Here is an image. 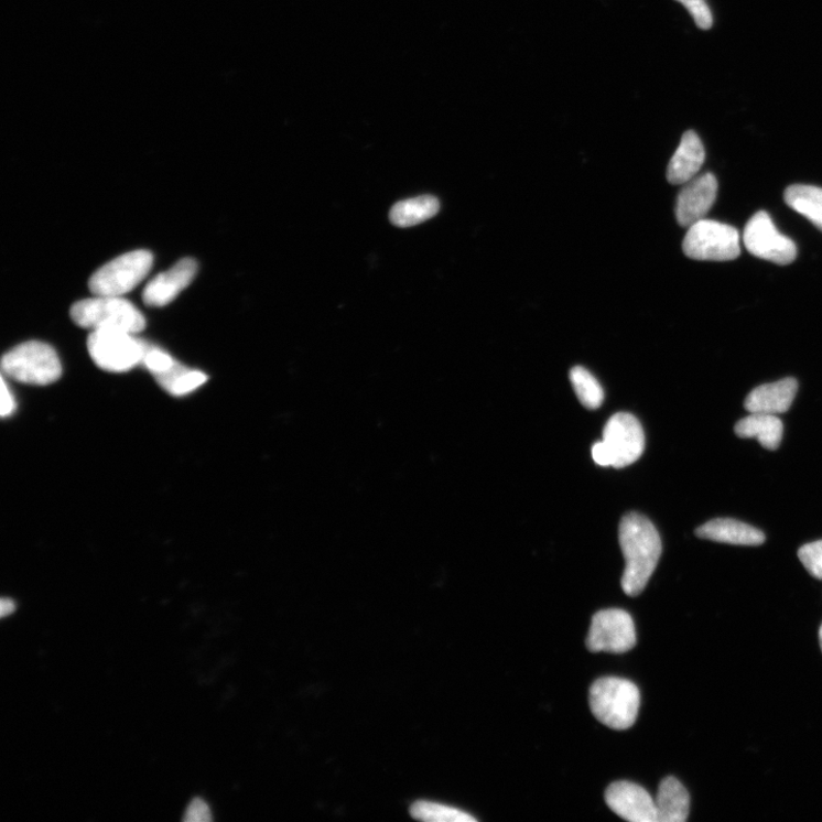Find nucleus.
<instances>
[{"mask_svg":"<svg viewBox=\"0 0 822 822\" xmlns=\"http://www.w3.org/2000/svg\"><path fill=\"white\" fill-rule=\"evenodd\" d=\"M15 610L14 601L8 597L0 599V616L3 618L11 615Z\"/></svg>","mask_w":822,"mask_h":822,"instance_id":"nucleus-30","label":"nucleus"},{"mask_svg":"<svg viewBox=\"0 0 822 822\" xmlns=\"http://www.w3.org/2000/svg\"><path fill=\"white\" fill-rule=\"evenodd\" d=\"M735 432L739 437H755L768 451H776L780 446L783 435V424L777 415L750 413L740 420Z\"/></svg>","mask_w":822,"mask_h":822,"instance_id":"nucleus-18","label":"nucleus"},{"mask_svg":"<svg viewBox=\"0 0 822 822\" xmlns=\"http://www.w3.org/2000/svg\"><path fill=\"white\" fill-rule=\"evenodd\" d=\"M148 343L120 331H93L87 339L88 354L99 368L126 372L142 365Z\"/></svg>","mask_w":822,"mask_h":822,"instance_id":"nucleus-6","label":"nucleus"},{"mask_svg":"<svg viewBox=\"0 0 822 822\" xmlns=\"http://www.w3.org/2000/svg\"><path fill=\"white\" fill-rule=\"evenodd\" d=\"M592 456L599 466H613V457L604 441L596 442L592 448Z\"/></svg>","mask_w":822,"mask_h":822,"instance_id":"nucleus-28","label":"nucleus"},{"mask_svg":"<svg viewBox=\"0 0 822 822\" xmlns=\"http://www.w3.org/2000/svg\"><path fill=\"white\" fill-rule=\"evenodd\" d=\"M683 251L692 260L733 261L740 256V237L734 227L704 218L688 228Z\"/></svg>","mask_w":822,"mask_h":822,"instance_id":"nucleus-5","label":"nucleus"},{"mask_svg":"<svg viewBox=\"0 0 822 822\" xmlns=\"http://www.w3.org/2000/svg\"><path fill=\"white\" fill-rule=\"evenodd\" d=\"M183 821L185 822H209L212 821V814L210 810L207 805V803L202 799H195L192 803H190L185 816L183 818Z\"/></svg>","mask_w":822,"mask_h":822,"instance_id":"nucleus-27","label":"nucleus"},{"mask_svg":"<svg viewBox=\"0 0 822 822\" xmlns=\"http://www.w3.org/2000/svg\"><path fill=\"white\" fill-rule=\"evenodd\" d=\"M410 815L429 822H474L476 818L459 809L430 801H419L410 807Z\"/></svg>","mask_w":822,"mask_h":822,"instance_id":"nucleus-23","label":"nucleus"},{"mask_svg":"<svg viewBox=\"0 0 822 822\" xmlns=\"http://www.w3.org/2000/svg\"><path fill=\"white\" fill-rule=\"evenodd\" d=\"M819 642H820V647H821V651H822V624H821L820 630H819Z\"/></svg>","mask_w":822,"mask_h":822,"instance_id":"nucleus-31","label":"nucleus"},{"mask_svg":"<svg viewBox=\"0 0 822 822\" xmlns=\"http://www.w3.org/2000/svg\"><path fill=\"white\" fill-rule=\"evenodd\" d=\"M613 457V467L636 463L643 454L646 436L637 418L627 413L614 415L604 431V440Z\"/></svg>","mask_w":822,"mask_h":822,"instance_id":"nucleus-10","label":"nucleus"},{"mask_svg":"<svg viewBox=\"0 0 822 822\" xmlns=\"http://www.w3.org/2000/svg\"><path fill=\"white\" fill-rule=\"evenodd\" d=\"M691 14L695 24L703 30H709L713 24V15L705 0H677Z\"/></svg>","mask_w":822,"mask_h":822,"instance_id":"nucleus-26","label":"nucleus"},{"mask_svg":"<svg viewBox=\"0 0 822 822\" xmlns=\"http://www.w3.org/2000/svg\"><path fill=\"white\" fill-rule=\"evenodd\" d=\"M572 386L584 407L597 409L604 403L605 392L597 379L584 367L576 366L571 371Z\"/></svg>","mask_w":822,"mask_h":822,"instance_id":"nucleus-22","label":"nucleus"},{"mask_svg":"<svg viewBox=\"0 0 822 822\" xmlns=\"http://www.w3.org/2000/svg\"><path fill=\"white\" fill-rule=\"evenodd\" d=\"M153 264L150 251L141 249L118 257L89 279L94 295L122 296L132 292L147 278Z\"/></svg>","mask_w":822,"mask_h":822,"instance_id":"nucleus-7","label":"nucleus"},{"mask_svg":"<svg viewBox=\"0 0 822 822\" xmlns=\"http://www.w3.org/2000/svg\"><path fill=\"white\" fill-rule=\"evenodd\" d=\"M705 163V149L693 131L683 134L681 143L672 156L668 169V180L671 184H685L693 180Z\"/></svg>","mask_w":822,"mask_h":822,"instance_id":"nucleus-16","label":"nucleus"},{"mask_svg":"<svg viewBox=\"0 0 822 822\" xmlns=\"http://www.w3.org/2000/svg\"><path fill=\"white\" fill-rule=\"evenodd\" d=\"M658 822H684L690 812V796L674 777L660 782L656 799Z\"/></svg>","mask_w":822,"mask_h":822,"instance_id":"nucleus-17","label":"nucleus"},{"mask_svg":"<svg viewBox=\"0 0 822 822\" xmlns=\"http://www.w3.org/2000/svg\"><path fill=\"white\" fill-rule=\"evenodd\" d=\"M619 544L625 558L621 587L628 596L642 593L661 555L660 536L646 517L626 515L619 524Z\"/></svg>","mask_w":822,"mask_h":822,"instance_id":"nucleus-1","label":"nucleus"},{"mask_svg":"<svg viewBox=\"0 0 822 822\" xmlns=\"http://www.w3.org/2000/svg\"><path fill=\"white\" fill-rule=\"evenodd\" d=\"M641 695L638 686L628 680L604 678L595 681L590 690L593 715L615 731H626L639 715Z\"/></svg>","mask_w":822,"mask_h":822,"instance_id":"nucleus-2","label":"nucleus"},{"mask_svg":"<svg viewBox=\"0 0 822 822\" xmlns=\"http://www.w3.org/2000/svg\"><path fill=\"white\" fill-rule=\"evenodd\" d=\"M744 244L755 258L779 266L794 262L798 256L796 242L778 231L767 212H758L748 220Z\"/></svg>","mask_w":822,"mask_h":822,"instance_id":"nucleus-8","label":"nucleus"},{"mask_svg":"<svg viewBox=\"0 0 822 822\" xmlns=\"http://www.w3.org/2000/svg\"><path fill=\"white\" fill-rule=\"evenodd\" d=\"M677 202V219L681 227L689 228L704 219L713 207L717 195V180L706 173L683 184Z\"/></svg>","mask_w":822,"mask_h":822,"instance_id":"nucleus-11","label":"nucleus"},{"mask_svg":"<svg viewBox=\"0 0 822 822\" xmlns=\"http://www.w3.org/2000/svg\"><path fill=\"white\" fill-rule=\"evenodd\" d=\"M586 645L592 652L624 653L637 645L634 618L624 610L608 609L593 616Z\"/></svg>","mask_w":822,"mask_h":822,"instance_id":"nucleus-9","label":"nucleus"},{"mask_svg":"<svg viewBox=\"0 0 822 822\" xmlns=\"http://www.w3.org/2000/svg\"><path fill=\"white\" fill-rule=\"evenodd\" d=\"M702 540L716 543L758 547L766 542V534L755 527L735 519H714L695 530Z\"/></svg>","mask_w":822,"mask_h":822,"instance_id":"nucleus-15","label":"nucleus"},{"mask_svg":"<svg viewBox=\"0 0 822 822\" xmlns=\"http://www.w3.org/2000/svg\"><path fill=\"white\" fill-rule=\"evenodd\" d=\"M786 204L807 217L822 231V188L812 185H792L786 190Z\"/></svg>","mask_w":822,"mask_h":822,"instance_id":"nucleus-20","label":"nucleus"},{"mask_svg":"<svg viewBox=\"0 0 822 822\" xmlns=\"http://www.w3.org/2000/svg\"><path fill=\"white\" fill-rule=\"evenodd\" d=\"M440 210V202L433 196H421L397 203L391 212V224L399 228L419 226L434 217Z\"/></svg>","mask_w":822,"mask_h":822,"instance_id":"nucleus-19","label":"nucleus"},{"mask_svg":"<svg viewBox=\"0 0 822 822\" xmlns=\"http://www.w3.org/2000/svg\"><path fill=\"white\" fill-rule=\"evenodd\" d=\"M798 389L799 383L793 377L757 387L747 396L745 408L749 413L783 414L792 407Z\"/></svg>","mask_w":822,"mask_h":822,"instance_id":"nucleus-14","label":"nucleus"},{"mask_svg":"<svg viewBox=\"0 0 822 822\" xmlns=\"http://www.w3.org/2000/svg\"><path fill=\"white\" fill-rule=\"evenodd\" d=\"M15 408H17L15 398H14L12 391L10 390V388H9V386L7 383L6 378L3 377V381H2V417L4 419L11 417L14 413Z\"/></svg>","mask_w":822,"mask_h":822,"instance_id":"nucleus-29","label":"nucleus"},{"mask_svg":"<svg viewBox=\"0 0 822 822\" xmlns=\"http://www.w3.org/2000/svg\"><path fill=\"white\" fill-rule=\"evenodd\" d=\"M608 807L620 818L631 822H658L656 801L647 790L629 781L612 783L606 792Z\"/></svg>","mask_w":822,"mask_h":822,"instance_id":"nucleus-12","label":"nucleus"},{"mask_svg":"<svg viewBox=\"0 0 822 822\" xmlns=\"http://www.w3.org/2000/svg\"><path fill=\"white\" fill-rule=\"evenodd\" d=\"M2 371L20 383L48 386L61 377L62 365L51 345L31 340L15 346L3 357Z\"/></svg>","mask_w":822,"mask_h":822,"instance_id":"nucleus-4","label":"nucleus"},{"mask_svg":"<svg viewBox=\"0 0 822 822\" xmlns=\"http://www.w3.org/2000/svg\"><path fill=\"white\" fill-rule=\"evenodd\" d=\"M72 320L86 329L138 334L145 328L144 315L122 296L95 295L73 305Z\"/></svg>","mask_w":822,"mask_h":822,"instance_id":"nucleus-3","label":"nucleus"},{"mask_svg":"<svg viewBox=\"0 0 822 822\" xmlns=\"http://www.w3.org/2000/svg\"><path fill=\"white\" fill-rule=\"evenodd\" d=\"M799 558L808 573L822 581V541L805 544L799 550Z\"/></svg>","mask_w":822,"mask_h":822,"instance_id":"nucleus-25","label":"nucleus"},{"mask_svg":"<svg viewBox=\"0 0 822 822\" xmlns=\"http://www.w3.org/2000/svg\"><path fill=\"white\" fill-rule=\"evenodd\" d=\"M198 266L193 259L179 261L169 271L158 274L144 289L143 302L152 307H163L173 302L196 277Z\"/></svg>","mask_w":822,"mask_h":822,"instance_id":"nucleus-13","label":"nucleus"},{"mask_svg":"<svg viewBox=\"0 0 822 822\" xmlns=\"http://www.w3.org/2000/svg\"><path fill=\"white\" fill-rule=\"evenodd\" d=\"M176 363L177 361L175 359L160 349V347L151 346L148 344L142 365L154 377L170 371L176 365Z\"/></svg>","mask_w":822,"mask_h":822,"instance_id":"nucleus-24","label":"nucleus"},{"mask_svg":"<svg viewBox=\"0 0 822 822\" xmlns=\"http://www.w3.org/2000/svg\"><path fill=\"white\" fill-rule=\"evenodd\" d=\"M155 379L165 391L172 396L182 397L201 388L207 381V376L199 370L188 369L176 363L170 371L156 376Z\"/></svg>","mask_w":822,"mask_h":822,"instance_id":"nucleus-21","label":"nucleus"}]
</instances>
